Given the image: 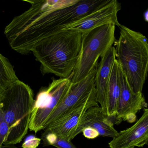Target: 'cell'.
<instances>
[{"instance_id":"cell-1","label":"cell","mask_w":148,"mask_h":148,"mask_svg":"<svg viewBox=\"0 0 148 148\" xmlns=\"http://www.w3.org/2000/svg\"><path fill=\"white\" fill-rule=\"evenodd\" d=\"M31 6L15 17L4 34L12 49L30 53L38 43L61 31L63 27L105 6L111 0H23Z\"/></svg>"},{"instance_id":"cell-2","label":"cell","mask_w":148,"mask_h":148,"mask_svg":"<svg viewBox=\"0 0 148 148\" xmlns=\"http://www.w3.org/2000/svg\"><path fill=\"white\" fill-rule=\"evenodd\" d=\"M82 36L78 31L62 30L35 45L31 52L40 63L42 74L70 78L80 54Z\"/></svg>"},{"instance_id":"cell-3","label":"cell","mask_w":148,"mask_h":148,"mask_svg":"<svg viewBox=\"0 0 148 148\" xmlns=\"http://www.w3.org/2000/svg\"><path fill=\"white\" fill-rule=\"evenodd\" d=\"M115 42L116 59L135 93L142 92L148 74V41L146 36L121 24Z\"/></svg>"},{"instance_id":"cell-4","label":"cell","mask_w":148,"mask_h":148,"mask_svg":"<svg viewBox=\"0 0 148 148\" xmlns=\"http://www.w3.org/2000/svg\"><path fill=\"white\" fill-rule=\"evenodd\" d=\"M34 102L32 89L19 80L0 96V108L9 127L3 145L20 143L27 134Z\"/></svg>"},{"instance_id":"cell-5","label":"cell","mask_w":148,"mask_h":148,"mask_svg":"<svg viewBox=\"0 0 148 148\" xmlns=\"http://www.w3.org/2000/svg\"><path fill=\"white\" fill-rule=\"evenodd\" d=\"M115 27L114 24H108L82 34L80 54L70 77L73 84L87 77L98 64L99 58L114 44Z\"/></svg>"},{"instance_id":"cell-6","label":"cell","mask_w":148,"mask_h":148,"mask_svg":"<svg viewBox=\"0 0 148 148\" xmlns=\"http://www.w3.org/2000/svg\"><path fill=\"white\" fill-rule=\"evenodd\" d=\"M73 85L70 78L53 79L47 87L40 90L35 100L30 131L36 134L45 129L48 119L68 94Z\"/></svg>"},{"instance_id":"cell-7","label":"cell","mask_w":148,"mask_h":148,"mask_svg":"<svg viewBox=\"0 0 148 148\" xmlns=\"http://www.w3.org/2000/svg\"><path fill=\"white\" fill-rule=\"evenodd\" d=\"M98 105L95 88L87 99L50 124L44 129V132L52 133L60 139L71 141L82 132L83 119L88 109Z\"/></svg>"},{"instance_id":"cell-8","label":"cell","mask_w":148,"mask_h":148,"mask_svg":"<svg viewBox=\"0 0 148 148\" xmlns=\"http://www.w3.org/2000/svg\"><path fill=\"white\" fill-rule=\"evenodd\" d=\"M121 9V3L116 0H111L105 6L63 27L62 30H75L84 34L108 24H113L119 27L121 24L118 22L117 14Z\"/></svg>"},{"instance_id":"cell-9","label":"cell","mask_w":148,"mask_h":148,"mask_svg":"<svg viewBox=\"0 0 148 148\" xmlns=\"http://www.w3.org/2000/svg\"><path fill=\"white\" fill-rule=\"evenodd\" d=\"M97 65L98 64L87 77L79 82L73 84L68 94L48 119L45 129L53 122L70 112L90 95L95 89V80Z\"/></svg>"},{"instance_id":"cell-10","label":"cell","mask_w":148,"mask_h":148,"mask_svg":"<svg viewBox=\"0 0 148 148\" xmlns=\"http://www.w3.org/2000/svg\"><path fill=\"white\" fill-rule=\"evenodd\" d=\"M120 76L121 90L116 119L118 121L123 120L133 123L136 120L138 111L143 107H147V104L142 92L135 93L132 91L121 67Z\"/></svg>"},{"instance_id":"cell-11","label":"cell","mask_w":148,"mask_h":148,"mask_svg":"<svg viewBox=\"0 0 148 148\" xmlns=\"http://www.w3.org/2000/svg\"><path fill=\"white\" fill-rule=\"evenodd\" d=\"M148 144V109L131 127L118 133L109 146L110 148H135Z\"/></svg>"},{"instance_id":"cell-12","label":"cell","mask_w":148,"mask_h":148,"mask_svg":"<svg viewBox=\"0 0 148 148\" xmlns=\"http://www.w3.org/2000/svg\"><path fill=\"white\" fill-rule=\"evenodd\" d=\"M116 59L115 48L113 46L101 57V61L97 65L96 74L95 86L97 100L103 113L107 116L108 86L112 67Z\"/></svg>"},{"instance_id":"cell-13","label":"cell","mask_w":148,"mask_h":148,"mask_svg":"<svg viewBox=\"0 0 148 148\" xmlns=\"http://www.w3.org/2000/svg\"><path fill=\"white\" fill-rule=\"evenodd\" d=\"M82 126L84 128L88 127L94 128L100 136L103 137L113 139L118 133L114 127V123L99 105L88 109L83 119Z\"/></svg>"},{"instance_id":"cell-14","label":"cell","mask_w":148,"mask_h":148,"mask_svg":"<svg viewBox=\"0 0 148 148\" xmlns=\"http://www.w3.org/2000/svg\"><path fill=\"white\" fill-rule=\"evenodd\" d=\"M120 72V66L116 59L112 67L108 86V116L110 119L116 118L121 90Z\"/></svg>"},{"instance_id":"cell-15","label":"cell","mask_w":148,"mask_h":148,"mask_svg":"<svg viewBox=\"0 0 148 148\" xmlns=\"http://www.w3.org/2000/svg\"><path fill=\"white\" fill-rule=\"evenodd\" d=\"M18 80L14 66L0 53V96L9 86Z\"/></svg>"},{"instance_id":"cell-16","label":"cell","mask_w":148,"mask_h":148,"mask_svg":"<svg viewBox=\"0 0 148 148\" xmlns=\"http://www.w3.org/2000/svg\"><path fill=\"white\" fill-rule=\"evenodd\" d=\"M42 139L46 146H52L57 148H77L71 141L58 138L55 134L44 132Z\"/></svg>"},{"instance_id":"cell-17","label":"cell","mask_w":148,"mask_h":148,"mask_svg":"<svg viewBox=\"0 0 148 148\" xmlns=\"http://www.w3.org/2000/svg\"><path fill=\"white\" fill-rule=\"evenodd\" d=\"M8 130V125L5 120L3 113L0 108V147L3 146Z\"/></svg>"},{"instance_id":"cell-18","label":"cell","mask_w":148,"mask_h":148,"mask_svg":"<svg viewBox=\"0 0 148 148\" xmlns=\"http://www.w3.org/2000/svg\"><path fill=\"white\" fill-rule=\"evenodd\" d=\"M41 139L34 136L30 135L27 137L23 143V148H36L40 143Z\"/></svg>"},{"instance_id":"cell-19","label":"cell","mask_w":148,"mask_h":148,"mask_svg":"<svg viewBox=\"0 0 148 148\" xmlns=\"http://www.w3.org/2000/svg\"><path fill=\"white\" fill-rule=\"evenodd\" d=\"M82 133L84 136L88 139H95L100 136L97 130L90 127L84 128Z\"/></svg>"},{"instance_id":"cell-20","label":"cell","mask_w":148,"mask_h":148,"mask_svg":"<svg viewBox=\"0 0 148 148\" xmlns=\"http://www.w3.org/2000/svg\"><path fill=\"white\" fill-rule=\"evenodd\" d=\"M144 17L145 21L148 22V8L144 13Z\"/></svg>"},{"instance_id":"cell-21","label":"cell","mask_w":148,"mask_h":148,"mask_svg":"<svg viewBox=\"0 0 148 148\" xmlns=\"http://www.w3.org/2000/svg\"><path fill=\"white\" fill-rule=\"evenodd\" d=\"M0 148H17L14 145H9V146H3L0 147Z\"/></svg>"}]
</instances>
